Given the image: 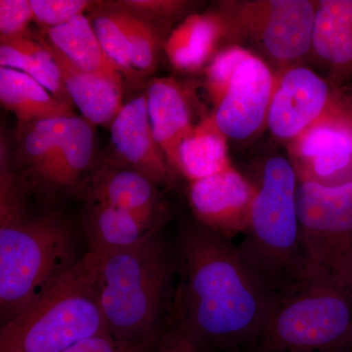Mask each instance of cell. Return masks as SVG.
<instances>
[{
    "instance_id": "obj_1",
    "label": "cell",
    "mask_w": 352,
    "mask_h": 352,
    "mask_svg": "<svg viewBox=\"0 0 352 352\" xmlns=\"http://www.w3.org/2000/svg\"><path fill=\"white\" fill-rule=\"evenodd\" d=\"M173 251L175 288L166 322L214 351L258 344L272 300L237 245L196 220L182 227Z\"/></svg>"
},
{
    "instance_id": "obj_2",
    "label": "cell",
    "mask_w": 352,
    "mask_h": 352,
    "mask_svg": "<svg viewBox=\"0 0 352 352\" xmlns=\"http://www.w3.org/2000/svg\"><path fill=\"white\" fill-rule=\"evenodd\" d=\"M75 234L57 214H28L25 193L0 196L1 325L38 302L80 259Z\"/></svg>"
},
{
    "instance_id": "obj_3",
    "label": "cell",
    "mask_w": 352,
    "mask_h": 352,
    "mask_svg": "<svg viewBox=\"0 0 352 352\" xmlns=\"http://www.w3.org/2000/svg\"><path fill=\"white\" fill-rule=\"evenodd\" d=\"M87 254L94 264L109 333L133 344L159 339L175 288L173 247L159 233L124 251L104 256Z\"/></svg>"
},
{
    "instance_id": "obj_4",
    "label": "cell",
    "mask_w": 352,
    "mask_h": 352,
    "mask_svg": "<svg viewBox=\"0 0 352 352\" xmlns=\"http://www.w3.org/2000/svg\"><path fill=\"white\" fill-rule=\"evenodd\" d=\"M295 170L271 157L254 189L249 226L237 245L245 265L274 300L309 279L303 254Z\"/></svg>"
},
{
    "instance_id": "obj_5",
    "label": "cell",
    "mask_w": 352,
    "mask_h": 352,
    "mask_svg": "<svg viewBox=\"0 0 352 352\" xmlns=\"http://www.w3.org/2000/svg\"><path fill=\"white\" fill-rule=\"evenodd\" d=\"M105 333L94 264L85 254L38 302L1 325L0 352H66Z\"/></svg>"
},
{
    "instance_id": "obj_6",
    "label": "cell",
    "mask_w": 352,
    "mask_h": 352,
    "mask_svg": "<svg viewBox=\"0 0 352 352\" xmlns=\"http://www.w3.org/2000/svg\"><path fill=\"white\" fill-rule=\"evenodd\" d=\"M258 344L268 352H352V289L309 278L277 296Z\"/></svg>"
},
{
    "instance_id": "obj_7",
    "label": "cell",
    "mask_w": 352,
    "mask_h": 352,
    "mask_svg": "<svg viewBox=\"0 0 352 352\" xmlns=\"http://www.w3.org/2000/svg\"><path fill=\"white\" fill-rule=\"evenodd\" d=\"M296 201L309 277L352 289V180L338 185L307 180L298 186Z\"/></svg>"
},
{
    "instance_id": "obj_8",
    "label": "cell",
    "mask_w": 352,
    "mask_h": 352,
    "mask_svg": "<svg viewBox=\"0 0 352 352\" xmlns=\"http://www.w3.org/2000/svg\"><path fill=\"white\" fill-rule=\"evenodd\" d=\"M237 14L241 28L274 59H298L312 46L315 7L310 1L248 2Z\"/></svg>"
},
{
    "instance_id": "obj_9",
    "label": "cell",
    "mask_w": 352,
    "mask_h": 352,
    "mask_svg": "<svg viewBox=\"0 0 352 352\" xmlns=\"http://www.w3.org/2000/svg\"><path fill=\"white\" fill-rule=\"evenodd\" d=\"M254 188L230 168L191 182L189 201L197 221L230 239L249 226Z\"/></svg>"
},
{
    "instance_id": "obj_10",
    "label": "cell",
    "mask_w": 352,
    "mask_h": 352,
    "mask_svg": "<svg viewBox=\"0 0 352 352\" xmlns=\"http://www.w3.org/2000/svg\"><path fill=\"white\" fill-rule=\"evenodd\" d=\"M273 95L270 69L251 56L236 69L226 94L217 105L214 122L223 135L243 139L263 124Z\"/></svg>"
},
{
    "instance_id": "obj_11",
    "label": "cell",
    "mask_w": 352,
    "mask_h": 352,
    "mask_svg": "<svg viewBox=\"0 0 352 352\" xmlns=\"http://www.w3.org/2000/svg\"><path fill=\"white\" fill-rule=\"evenodd\" d=\"M113 161L152 180L168 185L171 170L153 133L146 94L126 102L110 126Z\"/></svg>"
},
{
    "instance_id": "obj_12",
    "label": "cell",
    "mask_w": 352,
    "mask_h": 352,
    "mask_svg": "<svg viewBox=\"0 0 352 352\" xmlns=\"http://www.w3.org/2000/svg\"><path fill=\"white\" fill-rule=\"evenodd\" d=\"M327 83L305 68L289 69L273 92L267 122L279 138H295L314 124L328 102Z\"/></svg>"
},
{
    "instance_id": "obj_13",
    "label": "cell",
    "mask_w": 352,
    "mask_h": 352,
    "mask_svg": "<svg viewBox=\"0 0 352 352\" xmlns=\"http://www.w3.org/2000/svg\"><path fill=\"white\" fill-rule=\"evenodd\" d=\"M157 187L145 175L110 160L94 171L87 194L92 204L124 208L164 224L168 214Z\"/></svg>"
},
{
    "instance_id": "obj_14",
    "label": "cell",
    "mask_w": 352,
    "mask_h": 352,
    "mask_svg": "<svg viewBox=\"0 0 352 352\" xmlns=\"http://www.w3.org/2000/svg\"><path fill=\"white\" fill-rule=\"evenodd\" d=\"M46 43L61 71L69 98L82 119L92 126H111L124 105L122 80L80 71L47 41Z\"/></svg>"
},
{
    "instance_id": "obj_15",
    "label": "cell",
    "mask_w": 352,
    "mask_h": 352,
    "mask_svg": "<svg viewBox=\"0 0 352 352\" xmlns=\"http://www.w3.org/2000/svg\"><path fill=\"white\" fill-rule=\"evenodd\" d=\"M83 226L87 252L104 256L145 242L161 232L164 224L124 208L91 203Z\"/></svg>"
},
{
    "instance_id": "obj_16",
    "label": "cell",
    "mask_w": 352,
    "mask_h": 352,
    "mask_svg": "<svg viewBox=\"0 0 352 352\" xmlns=\"http://www.w3.org/2000/svg\"><path fill=\"white\" fill-rule=\"evenodd\" d=\"M153 133L170 166L177 168L178 150L193 131L188 104L170 78H157L146 91Z\"/></svg>"
},
{
    "instance_id": "obj_17",
    "label": "cell",
    "mask_w": 352,
    "mask_h": 352,
    "mask_svg": "<svg viewBox=\"0 0 352 352\" xmlns=\"http://www.w3.org/2000/svg\"><path fill=\"white\" fill-rule=\"evenodd\" d=\"M312 46L342 76H352V0H324L315 8Z\"/></svg>"
},
{
    "instance_id": "obj_18",
    "label": "cell",
    "mask_w": 352,
    "mask_h": 352,
    "mask_svg": "<svg viewBox=\"0 0 352 352\" xmlns=\"http://www.w3.org/2000/svg\"><path fill=\"white\" fill-rule=\"evenodd\" d=\"M0 101L15 113L19 124L73 117L66 107L32 76L15 69L0 67Z\"/></svg>"
},
{
    "instance_id": "obj_19",
    "label": "cell",
    "mask_w": 352,
    "mask_h": 352,
    "mask_svg": "<svg viewBox=\"0 0 352 352\" xmlns=\"http://www.w3.org/2000/svg\"><path fill=\"white\" fill-rule=\"evenodd\" d=\"M94 126L78 116L58 122V139L50 190L74 188L89 170L94 160Z\"/></svg>"
},
{
    "instance_id": "obj_20",
    "label": "cell",
    "mask_w": 352,
    "mask_h": 352,
    "mask_svg": "<svg viewBox=\"0 0 352 352\" xmlns=\"http://www.w3.org/2000/svg\"><path fill=\"white\" fill-rule=\"evenodd\" d=\"M0 66L27 74L43 85L60 103L74 109L63 76L45 39L31 36L0 38Z\"/></svg>"
},
{
    "instance_id": "obj_21",
    "label": "cell",
    "mask_w": 352,
    "mask_h": 352,
    "mask_svg": "<svg viewBox=\"0 0 352 352\" xmlns=\"http://www.w3.org/2000/svg\"><path fill=\"white\" fill-rule=\"evenodd\" d=\"M46 41L80 71L122 80V74L104 52L89 18L83 14L45 31Z\"/></svg>"
},
{
    "instance_id": "obj_22",
    "label": "cell",
    "mask_w": 352,
    "mask_h": 352,
    "mask_svg": "<svg viewBox=\"0 0 352 352\" xmlns=\"http://www.w3.org/2000/svg\"><path fill=\"white\" fill-rule=\"evenodd\" d=\"M220 34L221 25L217 16H190L171 32L164 51L175 68L195 71L212 55Z\"/></svg>"
},
{
    "instance_id": "obj_23",
    "label": "cell",
    "mask_w": 352,
    "mask_h": 352,
    "mask_svg": "<svg viewBox=\"0 0 352 352\" xmlns=\"http://www.w3.org/2000/svg\"><path fill=\"white\" fill-rule=\"evenodd\" d=\"M177 168L191 182L228 170L226 141L214 120L193 129L183 140Z\"/></svg>"
},
{
    "instance_id": "obj_24",
    "label": "cell",
    "mask_w": 352,
    "mask_h": 352,
    "mask_svg": "<svg viewBox=\"0 0 352 352\" xmlns=\"http://www.w3.org/2000/svg\"><path fill=\"white\" fill-rule=\"evenodd\" d=\"M62 119V118H61ZM59 119L19 124V157L28 176L27 186L50 190L51 173L57 147Z\"/></svg>"
},
{
    "instance_id": "obj_25",
    "label": "cell",
    "mask_w": 352,
    "mask_h": 352,
    "mask_svg": "<svg viewBox=\"0 0 352 352\" xmlns=\"http://www.w3.org/2000/svg\"><path fill=\"white\" fill-rule=\"evenodd\" d=\"M96 2L89 20L104 52L122 76L133 78L138 74L132 66L126 32L122 28L119 10L111 4Z\"/></svg>"
},
{
    "instance_id": "obj_26",
    "label": "cell",
    "mask_w": 352,
    "mask_h": 352,
    "mask_svg": "<svg viewBox=\"0 0 352 352\" xmlns=\"http://www.w3.org/2000/svg\"><path fill=\"white\" fill-rule=\"evenodd\" d=\"M300 155L312 160L346 157L352 159V120L337 118L308 129L300 141Z\"/></svg>"
},
{
    "instance_id": "obj_27",
    "label": "cell",
    "mask_w": 352,
    "mask_h": 352,
    "mask_svg": "<svg viewBox=\"0 0 352 352\" xmlns=\"http://www.w3.org/2000/svg\"><path fill=\"white\" fill-rule=\"evenodd\" d=\"M113 3L119 10L126 32L132 66L138 74L146 76L153 73L157 68L159 53V38L154 27Z\"/></svg>"
},
{
    "instance_id": "obj_28",
    "label": "cell",
    "mask_w": 352,
    "mask_h": 352,
    "mask_svg": "<svg viewBox=\"0 0 352 352\" xmlns=\"http://www.w3.org/2000/svg\"><path fill=\"white\" fill-rule=\"evenodd\" d=\"M34 22L47 31L51 28L66 24L94 8L96 2L88 0H31Z\"/></svg>"
},
{
    "instance_id": "obj_29",
    "label": "cell",
    "mask_w": 352,
    "mask_h": 352,
    "mask_svg": "<svg viewBox=\"0 0 352 352\" xmlns=\"http://www.w3.org/2000/svg\"><path fill=\"white\" fill-rule=\"evenodd\" d=\"M252 55L239 47L229 48L220 52L212 60L208 69V87L219 105L232 80L236 69Z\"/></svg>"
},
{
    "instance_id": "obj_30",
    "label": "cell",
    "mask_w": 352,
    "mask_h": 352,
    "mask_svg": "<svg viewBox=\"0 0 352 352\" xmlns=\"http://www.w3.org/2000/svg\"><path fill=\"white\" fill-rule=\"evenodd\" d=\"M34 21L31 0L0 1V38L29 36V25Z\"/></svg>"
},
{
    "instance_id": "obj_31",
    "label": "cell",
    "mask_w": 352,
    "mask_h": 352,
    "mask_svg": "<svg viewBox=\"0 0 352 352\" xmlns=\"http://www.w3.org/2000/svg\"><path fill=\"white\" fill-rule=\"evenodd\" d=\"M115 3L153 27L154 23L170 20L179 13L186 2L173 0H122L115 1Z\"/></svg>"
},
{
    "instance_id": "obj_32",
    "label": "cell",
    "mask_w": 352,
    "mask_h": 352,
    "mask_svg": "<svg viewBox=\"0 0 352 352\" xmlns=\"http://www.w3.org/2000/svg\"><path fill=\"white\" fill-rule=\"evenodd\" d=\"M159 339L144 344L122 342L105 333L78 342L66 352H155Z\"/></svg>"
},
{
    "instance_id": "obj_33",
    "label": "cell",
    "mask_w": 352,
    "mask_h": 352,
    "mask_svg": "<svg viewBox=\"0 0 352 352\" xmlns=\"http://www.w3.org/2000/svg\"><path fill=\"white\" fill-rule=\"evenodd\" d=\"M155 352H214L203 340L188 331L166 322Z\"/></svg>"
},
{
    "instance_id": "obj_34",
    "label": "cell",
    "mask_w": 352,
    "mask_h": 352,
    "mask_svg": "<svg viewBox=\"0 0 352 352\" xmlns=\"http://www.w3.org/2000/svg\"><path fill=\"white\" fill-rule=\"evenodd\" d=\"M234 352H268L266 351L265 349H263L258 344H254V346L245 347V349H239V351H234Z\"/></svg>"
}]
</instances>
